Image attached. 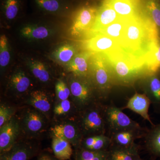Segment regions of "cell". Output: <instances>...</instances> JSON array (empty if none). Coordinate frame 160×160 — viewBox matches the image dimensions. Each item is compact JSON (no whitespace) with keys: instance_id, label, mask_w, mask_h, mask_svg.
<instances>
[{"instance_id":"obj_33","label":"cell","mask_w":160,"mask_h":160,"mask_svg":"<svg viewBox=\"0 0 160 160\" xmlns=\"http://www.w3.org/2000/svg\"><path fill=\"white\" fill-rule=\"evenodd\" d=\"M10 60L9 43L5 35L1 36L0 38V66L4 68L9 65Z\"/></svg>"},{"instance_id":"obj_2","label":"cell","mask_w":160,"mask_h":160,"mask_svg":"<svg viewBox=\"0 0 160 160\" xmlns=\"http://www.w3.org/2000/svg\"><path fill=\"white\" fill-rule=\"evenodd\" d=\"M93 104L82 110L78 122L84 138L106 134L105 107Z\"/></svg>"},{"instance_id":"obj_32","label":"cell","mask_w":160,"mask_h":160,"mask_svg":"<svg viewBox=\"0 0 160 160\" xmlns=\"http://www.w3.org/2000/svg\"><path fill=\"white\" fill-rule=\"evenodd\" d=\"M145 66L151 73L157 72L160 69V40L152 50Z\"/></svg>"},{"instance_id":"obj_24","label":"cell","mask_w":160,"mask_h":160,"mask_svg":"<svg viewBox=\"0 0 160 160\" xmlns=\"http://www.w3.org/2000/svg\"><path fill=\"white\" fill-rule=\"evenodd\" d=\"M72 146L68 141L64 139L52 137V148L54 156L58 159H70L72 154Z\"/></svg>"},{"instance_id":"obj_35","label":"cell","mask_w":160,"mask_h":160,"mask_svg":"<svg viewBox=\"0 0 160 160\" xmlns=\"http://www.w3.org/2000/svg\"><path fill=\"white\" fill-rule=\"evenodd\" d=\"M55 92L59 101L69 99L71 96L69 86L62 79H59L56 83Z\"/></svg>"},{"instance_id":"obj_7","label":"cell","mask_w":160,"mask_h":160,"mask_svg":"<svg viewBox=\"0 0 160 160\" xmlns=\"http://www.w3.org/2000/svg\"><path fill=\"white\" fill-rule=\"evenodd\" d=\"M91 72L95 83L99 89L104 91L109 89L111 75L109 63L102 53L93 52L91 58Z\"/></svg>"},{"instance_id":"obj_14","label":"cell","mask_w":160,"mask_h":160,"mask_svg":"<svg viewBox=\"0 0 160 160\" xmlns=\"http://www.w3.org/2000/svg\"><path fill=\"white\" fill-rule=\"evenodd\" d=\"M120 18H121L112 7L108 4L102 2L98 9L94 25L86 36L87 37L95 33L100 29L112 24Z\"/></svg>"},{"instance_id":"obj_6","label":"cell","mask_w":160,"mask_h":160,"mask_svg":"<svg viewBox=\"0 0 160 160\" xmlns=\"http://www.w3.org/2000/svg\"><path fill=\"white\" fill-rule=\"evenodd\" d=\"M87 38L85 46L88 51L102 53L106 57L122 51L121 44L109 37L97 33Z\"/></svg>"},{"instance_id":"obj_18","label":"cell","mask_w":160,"mask_h":160,"mask_svg":"<svg viewBox=\"0 0 160 160\" xmlns=\"http://www.w3.org/2000/svg\"><path fill=\"white\" fill-rule=\"evenodd\" d=\"M138 146L133 143L128 146L112 143L107 149V160H134L139 155Z\"/></svg>"},{"instance_id":"obj_9","label":"cell","mask_w":160,"mask_h":160,"mask_svg":"<svg viewBox=\"0 0 160 160\" xmlns=\"http://www.w3.org/2000/svg\"><path fill=\"white\" fill-rule=\"evenodd\" d=\"M105 58L113 68L117 76L123 80H127L132 77L140 69L122 51Z\"/></svg>"},{"instance_id":"obj_27","label":"cell","mask_w":160,"mask_h":160,"mask_svg":"<svg viewBox=\"0 0 160 160\" xmlns=\"http://www.w3.org/2000/svg\"><path fill=\"white\" fill-rule=\"evenodd\" d=\"M27 65L33 76L41 82L47 83L50 80V73L47 66L41 61L29 59Z\"/></svg>"},{"instance_id":"obj_3","label":"cell","mask_w":160,"mask_h":160,"mask_svg":"<svg viewBox=\"0 0 160 160\" xmlns=\"http://www.w3.org/2000/svg\"><path fill=\"white\" fill-rule=\"evenodd\" d=\"M122 110L113 105L104 108L106 128L109 130V137L119 132L145 130L138 123L130 118Z\"/></svg>"},{"instance_id":"obj_5","label":"cell","mask_w":160,"mask_h":160,"mask_svg":"<svg viewBox=\"0 0 160 160\" xmlns=\"http://www.w3.org/2000/svg\"><path fill=\"white\" fill-rule=\"evenodd\" d=\"M86 78L73 75L69 81L72 102L79 110L91 106L95 103V100L92 88Z\"/></svg>"},{"instance_id":"obj_29","label":"cell","mask_w":160,"mask_h":160,"mask_svg":"<svg viewBox=\"0 0 160 160\" xmlns=\"http://www.w3.org/2000/svg\"><path fill=\"white\" fill-rule=\"evenodd\" d=\"M23 2V0H2L3 16L9 21L16 18L22 11Z\"/></svg>"},{"instance_id":"obj_21","label":"cell","mask_w":160,"mask_h":160,"mask_svg":"<svg viewBox=\"0 0 160 160\" xmlns=\"http://www.w3.org/2000/svg\"><path fill=\"white\" fill-rule=\"evenodd\" d=\"M20 32L21 35L26 39L38 40L49 37L53 31L46 26L30 24L22 27Z\"/></svg>"},{"instance_id":"obj_13","label":"cell","mask_w":160,"mask_h":160,"mask_svg":"<svg viewBox=\"0 0 160 160\" xmlns=\"http://www.w3.org/2000/svg\"><path fill=\"white\" fill-rule=\"evenodd\" d=\"M93 52L88 51L77 53L66 66L68 71L79 77L87 78L91 72V58Z\"/></svg>"},{"instance_id":"obj_16","label":"cell","mask_w":160,"mask_h":160,"mask_svg":"<svg viewBox=\"0 0 160 160\" xmlns=\"http://www.w3.org/2000/svg\"><path fill=\"white\" fill-rule=\"evenodd\" d=\"M32 2L39 11L47 14H63L71 8L70 0H32Z\"/></svg>"},{"instance_id":"obj_36","label":"cell","mask_w":160,"mask_h":160,"mask_svg":"<svg viewBox=\"0 0 160 160\" xmlns=\"http://www.w3.org/2000/svg\"><path fill=\"white\" fill-rule=\"evenodd\" d=\"M14 109L12 107L1 104L0 106V127L4 126L13 117Z\"/></svg>"},{"instance_id":"obj_12","label":"cell","mask_w":160,"mask_h":160,"mask_svg":"<svg viewBox=\"0 0 160 160\" xmlns=\"http://www.w3.org/2000/svg\"><path fill=\"white\" fill-rule=\"evenodd\" d=\"M114 9L120 18H130L142 12L143 0H102Z\"/></svg>"},{"instance_id":"obj_19","label":"cell","mask_w":160,"mask_h":160,"mask_svg":"<svg viewBox=\"0 0 160 160\" xmlns=\"http://www.w3.org/2000/svg\"><path fill=\"white\" fill-rule=\"evenodd\" d=\"M156 73H151L144 93L149 98L155 111L160 113V77Z\"/></svg>"},{"instance_id":"obj_34","label":"cell","mask_w":160,"mask_h":160,"mask_svg":"<svg viewBox=\"0 0 160 160\" xmlns=\"http://www.w3.org/2000/svg\"><path fill=\"white\" fill-rule=\"evenodd\" d=\"M77 108L73 102L70 100L67 99L64 101H59L55 106L53 112L56 116H65L73 110V108Z\"/></svg>"},{"instance_id":"obj_17","label":"cell","mask_w":160,"mask_h":160,"mask_svg":"<svg viewBox=\"0 0 160 160\" xmlns=\"http://www.w3.org/2000/svg\"><path fill=\"white\" fill-rule=\"evenodd\" d=\"M151 103L149 98L144 93H136L130 98L123 109H129L139 115L144 119L147 120L152 126V123L149 115V108Z\"/></svg>"},{"instance_id":"obj_1","label":"cell","mask_w":160,"mask_h":160,"mask_svg":"<svg viewBox=\"0 0 160 160\" xmlns=\"http://www.w3.org/2000/svg\"><path fill=\"white\" fill-rule=\"evenodd\" d=\"M160 40L158 29L142 11L128 19L121 41L124 53L141 69Z\"/></svg>"},{"instance_id":"obj_31","label":"cell","mask_w":160,"mask_h":160,"mask_svg":"<svg viewBox=\"0 0 160 160\" xmlns=\"http://www.w3.org/2000/svg\"><path fill=\"white\" fill-rule=\"evenodd\" d=\"M75 160H107V150L93 151L79 148L75 150Z\"/></svg>"},{"instance_id":"obj_37","label":"cell","mask_w":160,"mask_h":160,"mask_svg":"<svg viewBox=\"0 0 160 160\" xmlns=\"http://www.w3.org/2000/svg\"><path fill=\"white\" fill-rule=\"evenodd\" d=\"M37 160H59L54 156L49 153H42L39 156Z\"/></svg>"},{"instance_id":"obj_11","label":"cell","mask_w":160,"mask_h":160,"mask_svg":"<svg viewBox=\"0 0 160 160\" xmlns=\"http://www.w3.org/2000/svg\"><path fill=\"white\" fill-rule=\"evenodd\" d=\"M21 129V124L13 117L0 127V153L7 151L18 142Z\"/></svg>"},{"instance_id":"obj_10","label":"cell","mask_w":160,"mask_h":160,"mask_svg":"<svg viewBox=\"0 0 160 160\" xmlns=\"http://www.w3.org/2000/svg\"><path fill=\"white\" fill-rule=\"evenodd\" d=\"M53 136L68 141L76 149L79 148L84 137L78 123L64 122L51 128Z\"/></svg>"},{"instance_id":"obj_4","label":"cell","mask_w":160,"mask_h":160,"mask_svg":"<svg viewBox=\"0 0 160 160\" xmlns=\"http://www.w3.org/2000/svg\"><path fill=\"white\" fill-rule=\"evenodd\" d=\"M99 8V7H98ZM98 8L86 4L79 6L74 12L70 34L75 37L87 35L94 25Z\"/></svg>"},{"instance_id":"obj_23","label":"cell","mask_w":160,"mask_h":160,"mask_svg":"<svg viewBox=\"0 0 160 160\" xmlns=\"http://www.w3.org/2000/svg\"><path fill=\"white\" fill-rule=\"evenodd\" d=\"M128 19L129 18H120L112 24L102 29H100L95 33L92 35L97 33L103 34L117 41L121 44V40L122 37L123 32L126 28Z\"/></svg>"},{"instance_id":"obj_38","label":"cell","mask_w":160,"mask_h":160,"mask_svg":"<svg viewBox=\"0 0 160 160\" xmlns=\"http://www.w3.org/2000/svg\"><path fill=\"white\" fill-rule=\"evenodd\" d=\"M134 160H143V159H142V158H141L140 157L139 155H138L137 157L136 158H135V159Z\"/></svg>"},{"instance_id":"obj_30","label":"cell","mask_w":160,"mask_h":160,"mask_svg":"<svg viewBox=\"0 0 160 160\" xmlns=\"http://www.w3.org/2000/svg\"><path fill=\"white\" fill-rule=\"evenodd\" d=\"M145 12L158 28H160V2L159 0H143Z\"/></svg>"},{"instance_id":"obj_39","label":"cell","mask_w":160,"mask_h":160,"mask_svg":"<svg viewBox=\"0 0 160 160\" xmlns=\"http://www.w3.org/2000/svg\"><path fill=\"white\" fill-rule=\"evenodd\" d=\"M159 1H160V0H159Z\"/></svg>"},{"instance_id":"obj_20","label":"cell","mask_w":160,"mask_h":160,"mask_svg":"<svg viewBox=\"0 0 160 160\" xmlns=\"http://www.w3.org/2000/svg\"><path fill=\"white\" fill-rule=\"evenodd\" d=\"M27 103L36 110L44 114L49 113L51 109V99L45 92L41 90L32 92Z\"/></svg>"},{"instance_id":"obj_15","label":"cell","mask_w":160,"mask_h":160,"mask_svg":"<svg viewBox=\"0 0 160 160\" xmlns=\"http://www.w3.org/2000/svg\"><path fill=\"white\" fill-rule=\"evenodd\" d=\"M45 118L40 112L28 109L25 112L20 123L21 128L30 134H38L45 127Z\"/></svg>"},{"instance_id":"obj_22","label":"cell","mask_w":160,"mask_h":160,"mask_svg":"<svg viewBox=\"0 0 160 160\" xmlns=\"http://www.w3.org/2000/svg\"><path fill=\"white\" fill-rule=\"evenodd\" d=\"M145 143L148 151L153 155L160 157V123L152 126L146 132Z\"/></svg>"},{"instance_id":"obj_8","label":"cell","mask_w":160,"mask_h":160,"mask_svg":"<svg viewBox=\"0 0 160 160\" xmlns=\"http://www.w3.org/2000/svg\"><path fill=\"white\" fill-rule=\"evenodd\" d=\"M39 147L27 141H18L7 151L1 153L0 160H29L38 153Z\"/></svg>"},{"instance_id":"obj_26","label":"cell","mask_w":160,"mask_h":160,"mask_svg":"<svg viewBox=\"0 0 160 160\" xmlns=\"http://www.w3.org/2000/svg\"><path fill=\"white\" fill-rule=\"evenodd\" d=\"M31 81L25 72L21 69L13 72L10 79V86L12 89L18 94L25 93L29 89Z\"/></svg>"},{"instance_id":"obj_25","label":"cell","mask_w":160,"mask_h":160,"mask_svg":"<svg viewBox=\"0 0 160 160\" xmlns=\"http://www.w3.org/2000/svg\"><path fill=\"white\" fill-rule=\"evenodd\" d=\"M146 131L126 130L119 132L110 137L112 144L118 146H128L134 143L135 140L145 136Z\"/></svg>"},{"instance_id":"obj_28","label":"cell","mask_w":160,"mask_h":160,"mask_svg":"<svg viewBox=\"0 0 160 160\" xmlns=\"http://www.w3.org/2000/svg\"><path fill=\"white\" fill-rule=\"evenodd\" d=\"M77 54L75 47L71 44H66L56 49L52 54V57L58 62L67 66Z\"/></svg>"}]
</instances>
